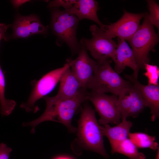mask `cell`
I'll list each match as a JSON object with an SVG mask.
<instances>
[{"instance_id":"6da1fadb","label":"cell","mask_w":159,"mask_h":159,"mask_svg":"<svg viewBox=\"0 0 159 159\" xmlns=\"http://www.w3.org/2000/svg\"><path fill=\"white\" fill-rule=\"evenodd\" d=\"M87 89L83 88L75 97L69 99H60L54 96H45L43 98L46 103V109L39 117L32 121L24 122V126H30L31 132L34 133L35 128L43 122L50 121L64 125L71 133L75 132L77 128L73 126L72 120L75 112L81 105L87 100Z\"/></svg>"},{"instance_id":"7a4b0ae2","label":"cell","mask_w":159,"mask_h":159,"mask_svg":"<svg viewBox=\"0 0 159 159\" xmlns=\"http://www.w3.org/2000/svg\"><path fill=\"white\" fill-rule=\"evenodd\" d=\"M77 137L72 144V150H87L95 152L105 158H109L104 147L103 135L93 109L85 104L77 122Z\"/></svg>"},{"instance_id":"3957f363","label":"cell","mask_w":159,"mask_h":159,"mask_svg":"<svg viewBox=\"0 0 159 159\" xmlns=\"http://www.w3.org/2000/svg\"><path fill=\"white\" fill-rule=\"evenodd\" d=\"M144 20L135 33L128 41L130 45L140 69H144L145 64L149 63V53L155 51L159 41L158 35L150 22L148 14L145 13Z\"/></svg>"},{"instance_id":"277c9868","label":"cell","mask_w":159,"mask_h":159,"mask_svg":"<svg viewBox=\"0 0 159 159\" xmlns=\"http://www.w3.org/2000/svg\"><path fill=\"white\" fill-rule=\"evenodd\" d=\"M97 62L93 76L87 87L91 91L110 92L118 96L124 88L130 84L113 69L109 59Z\"/></svg>"},{"instance_id":"5b68a950","label":"cell","mask_w":159,"mask_h":159,"mask_svg":"<svg viewBox=\"0 0 159 159\" xmlns=\"http://www.w3.org/2000/svg\"><path fill=\"white\" fill-rule=\"evenodd\" d=\"M78 22L75 16L64 10L54 8L52 11L51 25L53 32L59 40L67 44L73 54L79 53L82 48L76 37Z\"/></svg>"},{"instance_id":"8992f818","label":"cell","mask_w":159,"mask_h":159,"mask_svg":"<svg viewBox=\"0 0 159 159\" xmlns=\"http://www.w3.org/2000/svg\"><path fill=\"white\" fill-rule=\"evenodd\" d=\"M69 65L66 63L63 67L48 72L38 80L32 82V89L27 100L22 103L20 107L28 112L36 113L39 108L36 102L50 92L59 82L61 76Z\"/></svg>"},{"instance_id":"52a82bcc","label":"cell","mask_w":159,"mask_h":159,"mask_svg":"<svg viewBox=\"0 0 159 159\" xmlns=\"http://www.w3.org/2000/svg\"><path fill=\"white\" fill-rule=\"evenodd\" d=\"M90 30L92 38H82L80 41L82 45L90 51L97 62H102L109 58L114 61L117 47L115 42L108 37L104 31L97 25H91Z\"/></svg>"},{"instance_id":"ba28073f","label":"cell","mask_w":159,"mask_h":159,"mask_svg":"<svg viewBox=\"0 0 159 159\" xmlns=\"http://www.w3.org/2000/svg\"><path fill=\"white\" fill-rule=\"evenodd\" d=\"M117 98L118 96L114 95H109L94 91L88 92L87 100L92 103L100 115L98 122L100 125L109 123L116 125L121 122Z\"/></svg>"},{"instance_id":"9c48e42d","label":"cell","mask_w":159,"mask_h":159,"mask_svg":"<svg viewBox=\"0 0 159 159\" xmlns=\"http://www.w3.org/2000/svg\"><path fill=\"white\" fill-rule=\"evenodd\" d=\"M117 104L122 120L137 117L145 107L140 91L131 83L119 94Z\"/></svg>"},{"instance_id":"30bf717a","label":"cell","mask_w":159,"mask_h":159,"mask_svg":"<svg viewBox=\"0 0 159 159\" xmlns=\"http://www.w3.org/2000/svg\"><path fill=\"white\" fill-rule=\"evenodd\" d=\"M124 14L117 21L107 25L104 31L105 34L112 39H119L128 41L135 33L140 26V20L145 13H133L124 10Z\"/></svg>"},{"instance_id":"8fae6325","label":"cell","mask_w":159,"mask_h":159,"mask_svg":"<svg viewBox=\"0 0 159 159\" xmlns=\"http://www.w3.org/2000/svg\"><path fill=\"white\" fill-rule=\"evenodd\" d=\"M8 25L13 30L9 39L26 38L33 35L45 34L48 30L47 27L43 25L34 14L24 16L17 14L13 23Z\"/></svg>"},{"instance_id":"7c38bea8","label":"cell","mask_w":159,"mask_h":159,"mask_svg":"<svg viewBox=\"0 0 159 159\" xmlns=\"http://www.w3.org/2000/svg\"><path fill=\"white\" fill-rule=\"evenodd\" d=\"M72 72L80 82L83 87L87 86L93 76L97 62L88 56L85 47L82 45L77 58L66 60Z\"/></svg>"},{"instance_id":"4fadbf2b","label":"cell","mask_w":159,"mask_h":159,"mask_svg":"<svg viewBox=\"0 0 159 159\" xmlns=\"http://www.w3.org/2000/svg\"><path fill=\"white\" fill-rule=\"evenodd\" d=\"M125 77L134 85L140 91L144 102L145 106L151 112V120L154 121L159 117V85H144L132 75L124 74Z\"/></svg>"},{"instance_id":"5bb4252c","label":"cell","mask_w":159,"mask_h":159,"mask_svg":"<svg viewBox=\"0 0 159 159\" xmlns=\"http://www.w3.org/2000/svg\"><path fill=\"white\" fill-rule=\"evenodd\" d=\"M114 70L118 74L122 73L126 67L133 71V76L137 79L139 68L132 49L125 41L119 39L116 49Z\"/></svg>"},{"instance_id":"9a60e30c","label":"cell","mask_w":159,"mask_h":159,"mask_svg":"<svg viewBox=\"0 0 159 159\" xmlns=\"http://www.w3.org/2000/svg\"><path fill=\"white\" fill-rule=\"evenodd\" d=\"M99 9L98 2L95 0H78L71 7L64 10L69 14L77 16L79 20L86 19L95 21L104 31L107 25L103 24L98 19L97 12Z\"/></svg>"},{"instance_id":"2e32d148","label":"cell","mask_w":159,"mask_h":159,"mask_svg":"<svg viewBox=\"0 0 159 159\" xmlns=\"http://www.w3.org/2000/svg\"><path fill=\"white\" fill-rule=\"evenodd\" d=\"M132 122L127 120H122L116 125L111 127L109 124H106L100 127L103 136L108 139L111 147V153L113 152L116 148L121 142L128 138Z\"/></svg>"},{"instance_id":"e0dca14e","label":"cell","mask_w":159,"mask_h":159,"mask_svg":"<svg viewBox=\"0 0 159 159\" xmlns=\"http://www.w3.org/2000/svg\"><path fill=\"white\" fill-rule=\"evenodd\" d=\"M59 82L58 92L54 96L59 99H67L73 98L84 88L72 72L70 67L63 73Z\"/></svg>"},{"instance_id":"ac0fdd59","label":"cell","mask_w":159,"mask_h":159,"mask_svg":"<svg viewBox=\"0 0 159 159\" xmlns=\"http://www.w3.org/2000/svg\"><path fill=\"white\" fill-rule=\"evenodd\" d=\"M128 138L138 148H149L155 151L159 148L155 136L142 132H130Z\"/></svg>"},{"instance_id":"d6986e66","label":"cell","mask_w":159,"mask_h":159,"mask_svg":"<svg viewBox=\"0 0 159 159\" xmlns=\"http://www.w3.org/2000/svg\"><path fill=\"white\" fill-rule=\"evenodd\" d=\"M122 154L129 159H145L146 157L143 153L139 152L138 148L129 138L120 142L113 152Z\"/></svg>"},{"instance_id":"ffe728a7","label":"cell","mask_w":159,"mask_h":159,"mask_svg":"<svg viewBox=\"0 0 159 159\" xmlns=\"http://www.w3.org/2000/svg\"><path fill=\"white\" fill-rule=\"evenodd\" d=\"M5 85L4 75L0 65V112L2 116L9 115L16 105L15 101L6 99L5 95Z\"/></svg>"},{"instance_id":"44dd1931","label":"cell","mask_w":159,"mask_h":159,"mask_svg":"<svg viewBox=\"0 0 159 159\" xmlns=\"http://www.w3.org/2000/svg\"><path fill=\"white\" fill-rule=\"evenodd\" d=\"M144 69L146 72L144 74L148 79V85H158L159 68L156 65L146 63L144 65Z\"/></svg>"},{"instance_id":"7402d4cb","label":"cell","mask_w":159,"mask_h":159,"mask_svg":"<svg viewBox=\"0 0 159 159\" xmlns=\"http://www.w3.org/2000/svg\"><path fill=\"white\" fill-rule=\"evenodd\" d=\"M149 14L148 18L150 24L159 29V6L154 0L147 1Z\"/></svg>"},{"instance_id":"603a6c76","label":"cell","mask_w":159,"mask_h":159,"mask_svg":"<svg viewBox=\"0 0 159 159\" xmlns=\"http://www.w3.org/2000/svg\"><path fill=\"white\" fill-rule=\"evenodd\" d=\"M75 0H55L49 2L48 7L49 8H57L62 6L65 9L71 7L75 3Z\"/></svg>"},{"instance_id":"cb8c5ba5","label":"cell","mask_w":159,"mask_h":159,"mask_svg":"<svg viewBox=\"0 0 159 159\" xmlns=\"http://www.w3.org/2000/svg\"><path fill=\"white\" fill-rule=\"evenodd\" d=\"M12 149L4 143H0V159H9Z\"/></svg>"},{"instance_id":"d4e9b609","label":"cell","mask_w":159,"mask_h":159,"mask_svg":"<svg viewBox=\"0 0 159 159\" xmlns=\"http://www.w3.org/2000/svg\"><path fill=\"white\" fill-rule=\"evenodd\" d=\"M9 27V25L0 23V42L1 40L4 39L6 41L9 39L8 37L6 34V32L7 28Z\"/></svg>"},{"instance_id":"484cf974","label":"cell","mask_w":159,"mask_h":159,"mask_svg":"<svg viewBox=\"0 0 159 159\" xmlns=\"http://www.w3.org/2000/svg\"><path fill=\"white\" fill-rule=\"evenodd\" d=\"M30 1L29 0H12L10 1V2L15 9H18L20 6Z\"/></svg>"},{"instance_id":"4316f807","label":"cell","mask_w":159,"mask_h":159,"mask_svg":"<svg viewBox=\"0 0 159 159\" xmlns=\"http://www.w3.org/2000/svg\"><path fill=\"white\" fill-rule=\"evenodd\" d=\"M54 159H72L69 157L65 156H59L56 157Z\"/></svg>"},{"instance_id":"83f0119b","label":"cell","mask_w":159,"mask_h":159,"mask_svg":"<svg viewBox=\"0 0 159 159\" xmlns=\"http://www.w3.org/2000/svg\"><path fill=\"white\" fill-rule=\"evenodd\" d=\"M156 150L155 159H159V148Z\"/></svg>"}]
</instances>
